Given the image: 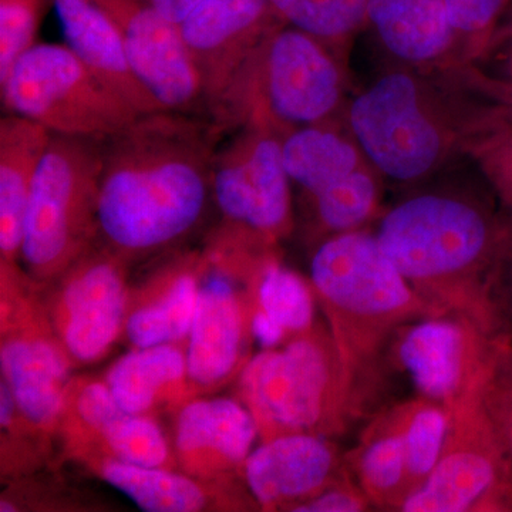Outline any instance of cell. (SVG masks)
Instances as JSON below:
<instances>
[{
  "mask_svg": "<svg viewBox=\"0 0 512 512\" xmlns=\"http://www.w3.org/2000/svg\"><path fill=\"white\" fill-rule=\"evenodd\" d=\"M221 131L215 121L163 110L100 138L99 228L106 247L128 262L197 227L212 195Z\"/></svg>",
  "mask_w": 512,
  "mask_h": 512,
  "instance_id": "6da1fadb",
  "label": "cell"
},
{
  "mask_svg": "<svg viewBox=\"0 0 512 512\" xmlns=\"http://www.w3.org/2000/svg\"><path fill=\"white\" fill-rule=\"evenodd\" d=\"M508 110L485 76L470 67L419 69L396 64L348 107L349 134L380 177L427 180Z\"/></svg>",
  "mask_w": 512,
  "mask_h": 512,
  "instance_id": "7a4b0ae2",
  "label": "cell"
},
{
  "mask_svg": "<svg viewBox=\"0 0 512 512\" xmlns=\"http://www.w3.org/2000/svg\"><path fill=\"white\" fill-rule=\"evenodd\" d=\"M375 235L431 315L468 318L498 335L493 291L512 229L481 198L457 188L416 192L383 215Z\"/></svg>",
  "mask_w": 512,
  "mask_h": 512,
  "instance_id": "3957f363",
  "label": "cell"
},
{
  "mask_svg": "<svg viewBox=\"0 0 512 512\" xmlns=\"http://www.w3.org/2000/svg\"><path fill=\"white\" fill-rule=\"evenodd\" d=\"M311 281L360 406L394 333L433 315L365 229L326 238L312 256Z\"/></svg>",
  "mask_w": 512,
  "mask_h": 512,
  "instance_id": "277c9868",
  "label": "cell"
},
{
  "mask_svg": "<svg viewBox=\"0 0 512 512\" xmlns=\"http://www.w3.org/2000/svg\"><path fill=\"white\" fill-rule=\"evenodd\" d=\"M338 52L319 39L281 25L265 37L210 107L227 126H264L288 134L330 123L345 99Z\"/></svg>",
  "mask_w": 512,
  "mask_h": 512,
  "instance_id": "5b68a950",
  "label": "cell"
},
{
  "mask_svg": "<svg viewBox=\"0 0 512 512\" xmlns=\"http://www.w3.org/2000/svg\"><path fill=\"white\" fill-rule=\"evenodd\" d=\"M238 390L261 441L293 433L335 436L359 409L332 335L319 328L282 348L262 349L238 376Z\"/></svg>",
  "mask_w": 512,
  "mask_h": 512,
  "instance_id": "8992f818",
  "label": "cell"
},
{
  "mask_svg": "<svg viewBox=\"0 0 512 512\" xmlns=\"http://www.w3.org/2000/svg\"><path fill=\"white\" fill-rule=\"evenodd\" d=\"M100 138L53 134L30 191L20 261L47 284L100 235Z\"/></svg>",
  "mask_w": 512,
  "mask_h": 512,
  "instance_id": "52a82bcc",
  "label": "cell"
},
{
  "mask_svg": "<svg viewBox=\"0 0 512 512\" xmlns=\"http://www.w3.org/2000/svg\"><path fill=\"white\" fill-rule=\"evenodd\" d=\"M2 380L20 414L40 436H57L73 362L57 338L42 285L19 264H0Z\"/></svg>",
  "mask_w": 512,
  "mask_h": 512,
  "instance_id": "ba28073f",
  "label": "cell"
},
{
  "mask_svg": "<svg viewBox=\"0 0 512 512\" xmlns=\"http://www.w3.org/2000/svg\"><path fill=\"white\" fill-rule=\"evenodd\" d=\"M9 113L42 124L60 136L104 138L138 114L103 83L67 45L36 43L0 80Z\"/></svg>",
  "mask_w": 512,
  "mask_h": 512,
  "instance_id": "9c48e42d",
  "label": "cell"
},
{
  "mask_svg": "<svg viewBox=\"0 0 512 512\" xmlns=\"http://www.w3.org/2000/svg\"><path fill=\"white\" fill-rule=\"evenodd\" d=\"M258 269L239 256L212 248L205 255L197 309L185 343L192 396L217 392L241 375L254 339V291Z\"/></svg>",
  "mask_w": 512,
  "mask_h": 512,
  "instance_id": "30bf717a",
  "label": "cell"
},
{
  "mask_svg": "<svg viewBox=\"0 0 512 512\" xmlns=\"http://www.w3.org/2000/svg\"><path fill=\"white\" fill-rule=\"evenodd\" d=\"M241 128L215 153L212 198L231 232L269 248L292 229V181L284 163V134L264 126Z\"/></svg>",
  "mask_w": 512,
  "mask_h": 512,
  "instance_id": "8fae6325",
  "label": "cell"
},
{
  "mask_svg": "<svg viewBox=\"0 0 512 512\" xmlns=\"http://www.w3.org/2000/svg\"><path fill=\"white\" fill-rule=\"evenodd\" d=\"M447 412L450 421L436 467L399 511H500L512 507L507 466L478 393Z\"/></svg>",
  "mask_w": 512,
  "mask_h": 512,
  "instance_id": "7c38bea8",
  "label": "cell"
},
{
  "mask_svg": "<svg viewBox=\"0 0 512 512\" xmlns=\"http://www.w3.org/2000/svg\"><path fill=\"white\" fill-rule=\"evenodd\" d=\"M127 261L96 244L66 271L42 284L47 315L73 365L103 359L126 325Z\"/></svg>",
  "mask_w": 512,
  "mask_h": 512,
  "instance_id": "4fadbf2b",
  "label": "cell"
},
{
  "mask_svg": "<svg viewBox=\"0 0 512 512\" xmlns=\"http://www.w3.org/2000/svg\"><path fill=\"white\" fill-rule=\"evenodd\" d=\"M500 339L474 320L439 315L402 326L390 345L419 396L450 410L480 390Z\"/></svg>",
  "mask_w": 512,
  "mask_h": 512,
  "instance_id": "5bb4252c",
  "label": "cell"
},
{
  "mask_svg": "<svg viewBox=\"0 0 512 512\" xmlns=\"http://www.w3.org/2000/svg\"><path fill=\"white\" fill-rule=\"evenodd\" d=\"M57 436L66 456L79 463L110 458L143 467L178 468L174 448L156 417L121 409L106 382L70 380Z\"/></svg>",
  "mask_w": 512,
  "mask_h": 512,
  "instance_id": "9a60e30c",
  "label": "cell"
},
{
  "mask_svg": "<svg viewBox=\"0 0 512 512\" xmlns=\"http://www.w3.org/2000/svg\"><path fill=\"white\" fill-rule=\"evenodd\" d=\"M119 30L138 79L165 110L191 113L205 104L200 76L180 26L147 0H93Z\"/></svg>",
  "mask_w": 512,
  "mask_h": 512,
  "instance_id": "2e32d148",
  "label": "cell"
},
{
  "mask_svg": "<svg viewBox=\"0 0 512 512\" xmlns=\"http://www.w3.org/2000/svg\"><path fill=\"white\" fill-rule=\"evenodd\" d=\"M281 25L285 23L271 0H207L178 25L208 109L256 47Z\"/></svg>",
  "mask_w": 512,
  "mask_h": 512,
  "instance_id": "e0dca14e",
  "label": "cell"
},
{
  "mask_svg": "<svg viewBox=\"0 0 512 512\" xmlns=\"http://www.w3.org/2000/svg\"><path fill=\"white\" fill-rule=\"evenodd\" d=\"M258 426L241 400L195 397L177 410L174 454L178 470L205 483L242 476Z\"/></svg>",
  "mask_w": 512,
  "mask_h": 512,
  "instance_id": "ac0fdd59",
  "label": "cell"
},
{
  "mask_svg": "<svg viewBox=\"0 0 512 512\" xmlns=\"http://www.w3.org/2000/svg\"><path fill=\"white\" fill-rule=\"evenodd\" d=\"M343 460L326 437L293 433L262 441L242 478L264 511H292L343 480Z\"/></svg>",
  "mask_w": 512,
  "mask_h": 512,
  "instance_id": "d6986e66",
  "label": "cell"
},
{
  "mask_svg": "<svg viewBox=\"0 0 512 512\" xmlns=\"http://www.w3.org/2000/svg\"><path fill=\"white\" fill-rule=\"evenodd\" d=\"M366 26L396 64L419 69L470 67L446 0H370Z\"/></svg>",
  "mask_w": 512,
  "mask_h": 512,
  "instance_id": "ffe728a7",
  "label": "cell"
},
{
  "mask_svg": "<svg viewBox=\"0 0 512 512\" xmlns=\"http://www.w3.org/2000/svg\"><path fill=\"white\" fill-rule=\"evenodd\" d=\"M64 40L111 93L138 114L165 110L138 79L119 30L93 0H52Z\"/></svg>",
  "mask_w": 512,
  "mask_h": 512,
  "instance_id": "44dd1931",
  "label": "cell"
},
{
  "mask_svg": "<svg viewBox=\"0 0 512 512\" xmlns=\"http://www.w3.org/2000/svg\"><path fill=\"white\" fill-rule=\"evenodd\" d=\"M205 255H188L158 272L128 301L126 333L134 348L187 343Z\"/></svg>",
  "mask_w": 512,
  "mask_h": 512,
  "instance_id": "7402d4cb",
  "label": "cell"
},
{
  "mask_svg": "<svg viewBox=\"0 0 512 512\" xmlns=\"http://www.w3.org/2000/svg\"><path fill=\"white\" fill-rule=\"evenodd\" d=\"M53 134L9 113L0 119V262L19 264L30 191Z\"/></svg>",
  "mask_w": 512,
  "mask_h": 512,
  "instance_id": "603a6c76",
  "label": "cell"
},
{
  "mask_svg": "<svg viewBox=\"0 0 512 512\" xmlns=\"http://www.w3.org/2000/svg\"><path fill=\"white\" fill-rule=\"evenodd\" d=\"M183 345L134 348L110 366L104 382L121 409L154 417L165 410L177 412L194 399Z\"/></svg>",
  "mask_w": 512,
  "mask_h": 512,
  "instance_id": "cb8c5ba5",
  "label": "cell"
},
{
  "mask_svg": "<svg viewBox=\"0 0 512 512\" xmlns=\"http://www.w3.org/2000/svg\"><path fill=\"white\" fill-rule=\"evenodd\" d=\"M86 466L143 511L198 512L239 507L228 500L231 493L222 490V485L227 484L205 483L183 471L137 466L110 458H97Z\"/></svg>",
  "mask_w": 512,
  "mask_h": 512,
  "instance_id": "d4e9b609",
  "label": "cell"
},
{
  "mask_svg": "<svg viewBox=\"0 0 512 512\" xmlns=\"http://www.w3.org/2000/svg\"><path fill=\"white\" fill-rule=\"evenodd\" d=\"M252 332L262 349L278 348L289 339L315 328L313 293L291 269L268 258L252 279Z\"/></svg>",
  "mask_w": 512,
  "mask_h": 512,
  "instance_id": "484cf974",
  "label": "cell"
},
{
  "mask_svg": "<svg viewBox=\"0 0 512 512\" xmlns=\"http://www.w3.org/2000/svg\"><path fill=\"white\" fill-rule=\"evenodd\" d=\"M350 460L370 503L399 511L410 494L409 468L402 434L386 413L367 427Z\"/></svg>",
  "mask_w": 512,
  "mask_h": 512,
  "instance_id": "4316f807",
  "label": "cell"
},
{
  "mask_svg": "<svg viewBox=\"0 0 512 512\" xmlns=\"http://www.w3.org/2000/svg\"><path fill=\"white\" fill-rule=\"evenodd\" d=\"M386 414L402 434L406 446L412 494L436 467L446 440L450 414L446 407L421 396L393 407Z\"/></svg>",
  "mask_w": 512,
  "mask_h": 512,
  "instance_id": "83f0119b",
  "label": "cell"
},
{
  "mask_svg": "<svg viewBox=\"0 0 512 512\" xmlns=\"http://www.w3.org/2000/svg\"><path fill=\"white\" fill-rule=\"evenodd\" d=\"M370 0H271L285 25L338 50L367 25Z\"/></svg>",
  "mask_w": 512,
  "mask_h": 512,
  "instance_id": "f1b7e54d",
  "label": "cell"
},
{
  "mask_svg": "<svg viewBox=\"0 0 512 512\" xmlns=\"http://www.w3.org/2000/svg\"><path fill=\"white\" fill-rule=\"evenodd\" d=\"M478 400L501 448L512 485V346L503 338L495 346Z\"/></svg>",
  "mask_w": 512,
  "mask_h": 512,
  "instance_id": "f546056e",
  "label": "cell"
},
{
  "mask_svg": "<svg viewBox=\"0 0 512 512\" xmlns=\"http://www.w3.org/2000/svg\"><path fill=\"white\" fill-rule=\"evenodd\" d=\"M446 5L464 62L470 66L493 49L512 0H446Z\"/></svg>",
  "mask_w": 512,
  "mask_h": 512,
  "instance_id": "4dcf8cb0",
  "label": "cell"
},
{
  "mask_svg": "<svg viewBox=\"0 0 512 512\" xmlns=\"http://www.w3.org/2000/svg\"><path fill=\"white\" fill-rule=\"evenodd\" d=\"M52 0H0V80L36 45L37 32Z\"/></svg>",
  "mask_w": 512,
  "mask_h": 512,
  "instance_id": "1f68e13d",
  "label": "cell"
},
{
  "mask_svg": "<svg viewBox=\"0 0 512 512\" xmlns=\"http://www.w3.org/2000/svg\"><path fill=\"white\" fill-rule=\"evenodd\" d=\"M468 154L512 217V116L505 114L474 141ZM512 229V224H511Z\"/></svg>",
  "mask_w": 512,
  "mask_h": 512,
  "instance_id": "d6a6232c",
  "label": "cell"
},
{
  "mask_svg": "<svg viewBox=\"0 0 512 512\" xmlns=\"http://www.w3.org/2000/svg\"><path fill=\"white\" fill-rule=\"evenodd\" d=\"M370 504L360 485L356 487L343 478L312 500L298 505L293 512H360L369 510Z\"/></svg>",
  "mask_w": 512,
  "mask_h": 512,
  "instance_id": "836d02e7",
  "label": "cell"
},
{
  "mask_svg": "<svg viewBox=\"0 0 512 512\" xmlns=\"http://www.w3.org/2000/svg\"><path fill=\"white\" fill-rule=\"evenodd\" d=\"M505 52L503 55V70L498 79L488 77L495 96L507 107L508 113L512 116V33L505 35Z\"/></svg>",
  "mask_w": 512,
  "mask_h": 512,
  "instance_id": "e575fe53",
  "label": "cell"
},
{
  "mask_svg": "<svg viewBox=\"0 0 512 512\" xmlns=\"http://www.w3.org/2000/svg\"><path fill=\"white\" fill-rule=\"evenodd\" d=\"M164 18L180 25L195 9L200 8L207 0H147Z\"/></svg>",
  "mask_w": 512,
  "mask_h": 512,
  "instance_id": "d590c367",
  "label": "cell"
},
{
  "mask_svg": "<svg viewBox=\"0 0 512 512\" xmlns=\"http://www.w3.org/2000/svg\"><path fill=\"white\" fill-rule=\"evenodd\" d=\"M512 255V251H511ZM508 308H510L511 318H512V275H511V284L510 288H508Z\"/></svg>",
  "mask_w": 512,
  "mask_h": 512,
  "instance_id": "8d00e7d4",
  "label": "cell"
}]
</instances>
